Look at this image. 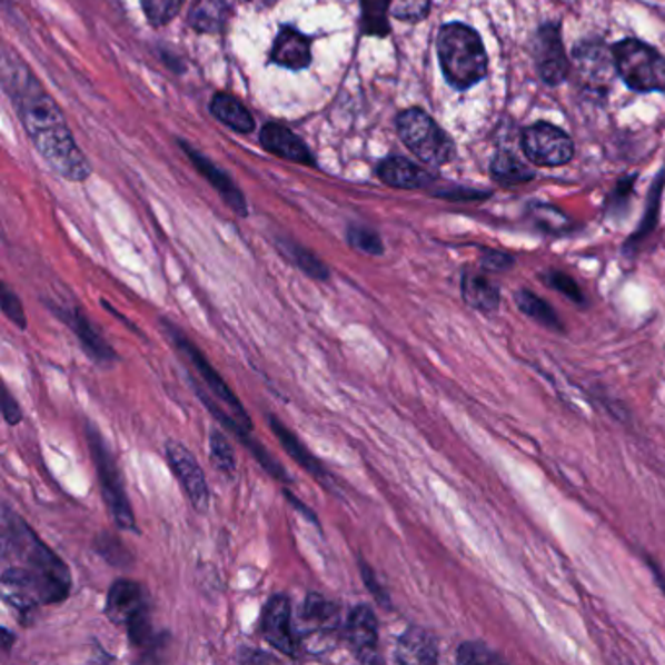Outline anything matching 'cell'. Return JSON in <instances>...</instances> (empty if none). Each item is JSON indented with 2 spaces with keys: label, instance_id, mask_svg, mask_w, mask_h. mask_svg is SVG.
I'll return each mask as SVG.
<instances>
[{
  "label": "cell",
  "instance_id": "obj_1",
  "mask_svg": "<svg viewBox=\"0 0 665 665\" xmlns=\"http://www.w3.org/2000/svg\"><path fill=\"white\" fill-rule=\"evenodd\" d=\"M2 597L20 611L63 603L71 594L69 566L28 523L2 507Z\"/></svg>",
  "mask_w": 665,
  "mask_h": 665
},
{
  "label": "cell",
  "instance_id": "obj_2",
  "mask_svg": "<svg viewBox=\"0 0 665 665\" xmlns=\"http://www.w3.org/2000/svg\"><path fill=\"white\" fill-rule=\"evenodd\" d=\"M20 116L28 136L32 137L36 149L48 160L57 175L69 180H85L90 175V165L75 145L71 131L64 126L63 116L56 102L41 90L33 77H28L17 96Z\"/></svg>",
  "mask_w": 665,
  "mask_h": 665
},
{
  "label": "cell",
  "instance_id": "obj_3",
  "mask_svg": "<svg viewBox=\"0 0 665 665\" xmlns=\"http://www.w3.org/2000/svg\"><path fill=\"white\" fill-rule=\"evenodd\" d=\"M437 56L445 79L457 90L475 87L488 75V57L480 36L467 24H445L437 36Z\"/></svg>",
  "mask_w": 665,
  "mask_h": 665
},
{
  "label": "cell",
  "instance_id": "obj_4",
  "mask_svg": "<svg viewBox=\"0 0 665 665\" xmlns=\"http://www.w3.org/2000/svg\"><path fill=\"white\" fill-rule=\"evenodd\" d=\"M87 439L90 455L95 460L96 475H98L100 488H102L103 502L110 509L111 519L116 522L119 529L139 533L133 506H131L129 496H127L126 484H123V476L119 470L118 460L113 457L108 441L103 439L102 434L90 421L87 424Z\"/></svg>",
  "mask_w": 665,
  "mask_h": 665
},
{
  "label": "cell",
  "instance_id": "obj_5",
  "mask_svg": "<svg viewBox=\"0 0 665 665\" xmlns=\"http://www.w3.org/2000/svg\"><path fill=\"white\" fill-rule=\"evenodd\" d=\"M396 127L406 147L431 167H444L455 157L451 137L426 111L418 108L403 111L396 119Z\"/></svg>",
  "mask_w": 665,
  "mask_h": 665
},
{
  "label": "cell",
  "instance_id": "obj_6",
  "mask_svg": "<svg viewBox=\"0 0 665 665\" xmlns=\"http://www.w3.org/2000/svg\"><path fill=\"white\" fill-rule=\"evenodd\" d=\"M617 75L636 92L665 90V59L638 40L618 41L613 48Z\"/></svg>",
  "mask_w": 665,
  "mask_h": 665
},
{
  "label": "cell",
  "instance_id": "obj_7",
  "mask_svg": "<svg viewBox=\"0 0 665 665\" xmlns=\"http://www.w3.org/2000/svg\"><path fill=\"white\" fill-rule=\"evenodd\" d=\"M162 328L167 332L168 340L175 344L178 351H182V356L190 361L191 367L198 371L199 379L204 380L209 395L217 398L227 410H229L235 418H237L245 428L252 429V420L246 413L245 406L238 400V396L230 390L227 380L222 379L219 371L215 369L214 365L209 364L206 354L193 344V341L186 336V334L172 325L167 318H162Z\"/></svg>",
  "mask_w": 665,
  "mask_h": 665
},
{
  "label": "cell",
  "instance_id": "obj_8",
  "mask_svg": "<svg viewBox=\"0 0 665 665\" xmlns=\"http://www.w3.org/2000/svg\"><path fill=\"white\" fill-rule=\"evenodd\" d=\"M191 385L196 388V395H198L199 400H201V405L206 406L209 413L214 414L215 420L221 424L222 428L229 429L232 436L237 437L240 444L245 445L248 451L252 453L254 459L260 463V467L268 473V475L274 476L276 480H281V483H289V473H287L286 468L281 463H278V459L271 455L260 441H256L252 437V429L245 428L240 421L232 416V414L225 413V406L214 398V396H209V390H204L201 388V383H199L196 377H190Z\"/></svg>",
  "mask_w": 665,
  "mask_h": 665
},
{
  "label": "cell",
  "instance_id": "obj_9",
  "mask_svg": "<svg viewBox=\"0 0 665 665\" xmlns=\"http://www.w3.org/2000/svg\"><path fill=\"white\" fill-rule=\"evenodd\" d=\"M523 151L539 167H563L574 157V143L560 127L539 121L523 131Z\"/></svg>",
  "mask_w": 665,
  "mask_h": 665
},
{
  "label": "cell",
  "instance_id": "obj_10",
  "mask_svg": "<svg viewBox=\"0 0 665 665\" xmlns=\"http://www.w3.org/2000/svg\"><path fill=\"white\" fill-rule=\"evenodd\" d=\"M291 599L286 594L271 595L261 611V636L271 648L279 649L284 656L297 657L301 654V638L295 633Z\"/></svg>",
  "mask_w": 665,
  "mask_h": 665
},
{
  "label": "cell",
  "instance_id": "obj_11",
  "mask_svg": "<svg viewBox=\"0 0 665 665\" xmlns=\"http://www.w3.org/2000/svg\"><path fill=\"white\" fill-rule=\"evenodd\" d=\"M43 302L59 320H63L64 325L71 328L75 336H77V340H79L80 348L87 354L90 361L102 365V367H110L118 359L116 349L103 340L102 334L98 332L92 322L88 320L85 310L80 309V305L67 307V305H59V302L53 301Z\"/></svg>",
  "mask_w": 665,
  "mask_h": 665
},
{
  "label": "cell",
  "instance_id": "obj_12",
  "mask_svg": "<svg viewBox=\"0 0 665 665\" xmlns=\"http://www.w3.org/2000/svg\"><path fill=\"white\" fill-rule=\"evenodd\" d=\"M167 459L193 509L199 514L207 512V507H209V486H207L204 468L199 467L193 453L188 451V447H183L178 441H168Z\"/></svg>",
  "mask_w": 665,
  "mask_h": 665
},
{
  "label": "cell",
  "instance_id": "obj_13",
  "mask_svg": "<svg viewBox=\"0 0 665 665\" xmlns=\"http://www.w3.org/2000/svg\"><path fill=\"white\" fill-rule=\"evenodd\" d=\"M103 611L113 625L126 628L137 618L151 613L149 595L139 582L127 578L116 579L108 589Z\"/></svg>",
  "mask_w": 665,
  "mask_h": 665
},
{
  "label": "cell",
  "instance_id": "obj_14",
  "mask_svg": "<svg viewBox=\"0 0 665 665\" xmlns=\"http://www.w3.org/2000/svg\"><path fill=\"white\" fill-rule=\"evenodd\" d=\"M574 67L578 71L579 82L586 90L605 95L611 87V79L617 72L613 49L602 43H586L574 51Z\"/></svg>",
  "mask_w": 665,
  "mask_h": 665
},
{
  "label": "cell",
  "instance_id": "obj_15",
  "mask_svg": "<svg viewBox=\"0 0 665 665\" xmlns=\"http://www.w3.org/2000/svg\"><path fill=\"white\" fill-rule=\"evenodd\" d=\"M344 638L359 662H364V664L383 662L377 656L379 623L375 617V611L369 605H356L354 609L349 611L348 618L344 623Z\"/></svg>",
  "mask_w": 665,
  "mask_h": 665
},
{
  "label": "cell",
  "instance_id": "obj_16",
  "mask_svg": "<svg viewBox=\"0 0 665 665\" xmlns=\"http://www.w3.org/2000/svg\"><path fill=\"white\" fill-rule=\"evenodd\" d=\"M537 67H539L540 77L548 85H560L568 77L570 71V61L564 51L563 40L558 28L553 24L543 26L537 33Z\"/></svg>",
  "mask_w": 665,
  "mask_h": 665
},
{
  "label": "cell",
  "instance_id": "obj_17",
  "mask_svg": "<svg viewBox=\"0 0 665 665\" xmlns=\"http://www.w3.org/2000/svg\"><path fill=\"white\" fill-rule=\"evenodd\" d=\"M268 426H270L274 436H276V439H278L281 447H284V451H286L299 467L305 468V470H307L315 480L322 484L325 488H332V476L326 470L325 465H322V463H320V460L305 447L301 439L295 436L294 431L287 428L284 421L278 420L274 414H270V416H268Z\"/></svg>",
  "mask_w": 665,
  "mask_h": 665
},
{
  "label": "cell",
  "instance_id": "obj_18",
  "mask_svg": "<svg viewBox=\"0 0 665 665\" xmlns=\"http://www.w3.org/2000/svg\"><path fill=\"white\" fill-rule=\"evenodd\" d=\"M344 623H341L340 609L328 602L326 597L320 594L307 595L301 609V628L297 631L299 638L301 636H309V634H322V636H330V634L340 631Z\"/></svg>",
  "mask_w": 665,
  "mask_h": 665
},
{
  "label": "cell",
  "instance_id": "obj_19",
  "mask_svg": "<svg viewBox=\"0 0 665 665\" xmlns=\"http://www.w3.org/2000/svg\"><path fill=\"white\" fill-rule=\"evenodd\" d=\"M271 61L294 71L307 69L310 63L309 38L294 26L279 28L278 38L271 49Z\"/></svg>",
  "mask_w": 665,
  "mask_h": 665
},
{
  "label": "cell",
  "instance_id": "obj_20",
  "mask_svg": "<svg viewBox=\"0 0 665 665\" xmlns=\"http://www.w3.org/2000/svg\"><path fill=\"white\" fill-rule=\"evenodd\" d=\"M439 649L437 641L424 628L410 626L396 644V662L400 664H437Z\"/></svg>",
  "mask_w": 665,
  "mask_h": 665
},
{
  "label": "cell",
  "instance_id": "obj_21",
  "mask_svg": "<svg viewBox=\"0 0 665 665\" xmlns=\"http://www.w3.org/2000/svg\"><path fill=\"white\" fill-rule=\"evenodd\" d=\"M377 172L383 182L393 188H403V190H418V188H426L434 182V176L403 157H390V159L383 160Z\"/></svg>",
  "mask_w": 665,
  "mask_h": 665
},
{
  "label": "cell",
  "instance_id": "obj_22",
  "mask_svg": "<svg viewBox=\"0 0 665 665\" xmlns=\"http://www.w3.org/2000/svg\"><path fill=\"white\" fill-rule=\"evenodd\" d=\"M261 145L281 159L295 160L301 165H312L315 159L301 139L279 123H268L261 129Z\"/></svg>",
  "mask_w": 665,
  "mask_h": 665
},
{
  "label": "cell",
  "instance_id": "obj_23",
  "mask_svg": "<svg viewBox=\"0 0 665 665\" xmlns=\"http://www.w3.org/2000/svg\"><path fill=\"white\" fill-rule=\"evenodd\" d=\"M182 147L183 151L190 155L191 160H193V165L201 170V175L206 176L207 180L214 183L215 190L221 191V196L225 198V201H227V204H229V206L232 207L238 215H242V217H245V215L248 214V207H246L245 196L238 191L237 186L230 182L229 178H227V175H222L221 170H219L217 167H214V165H211L206 157H201L199 152L193 151L190 145L182 143Z\"/></svg>",
  "mask_w": 665,
  "mask_h": 665
},
{
  "label": "cell",
  "instance_id": "obj_24",
  "mask_svg": "<svg viewBox=\"0 0 665 665\" xmlns=\"http://www.w3.org/2000/svg\"><path fill=\"white\" fill-rule=\"evenodd\" d=\"M460 289H463V299L468 307L483 312H492L498 310L499 307V291L498 287L492 286L488 279L483 276H475V274H467L463 281H460Z\"/></svg>",
  "mask_w": 665,
  "mask_h": 665
},
{
  "label": "cell",
  "instance_id": "obj_25",
  "mask_svg": "<svg viewBox=\"0 0 665 665\" xmlns=\"http://www.w3.org/2000/svg\"><path fill=\"white\" fill-rule=\"evenodd\" d=\"M211 111H214L215 118L238 133H250L254 129L252 113L246 110L245 103L238 102L237 98H232V96H215Z\"/></svg>",
  "mask_w": 665,
  "mask_h": 665
},
{
  "label": "cell",
  "instance_id": "obj_26",
  "mask_svg": "<svg viewBox=\"0 0 665 665\" xmlns=\"http://www.w3.org/2000/svg\"><path fill=\"white\" fill-rule=\"evenodd\" d=\"M92 547H95L96 555L100 556L103 563H108L113 568H119V570H129L136 563L126 543L110 530L98 533Z\"/></svg>",
  "mask_w": 665,
  "mask_h": 665
},
{
  "label": "cell",
  "instance_id": "obj_27",
  "mask_svg": "<svg viewBox=\"0 0 665 665\" xmlns=\"http://www.w3.org/2000/svg\"><path fill=\"white\" fill-rule=\"evenodd\" d=\"M227 14L229 9L225 0H198L191 9L190 24L199 32H219Z\"/></svg>",
  "mask_w": 665,
  "mask_h": 665
},
{
  "label": "cell",
  "instance_id": "obj_28",
  "mask_svg": "<svg viewBox=\"0 0 665 665\" xmlns=\"http://www.w3.org/2000/svg\"><path fill=\"white\" fill-rule=\"evenodd\" d=\"M279 248L286 252L287 258L294 261L295 266L307 274L309 278L317 279V281H328L330 279V270L326 268L322 260L315 256V254L302 248L299 242H287V240H279Z\"/></svg>",
  "mask_w": 665,
  "mask_h": 665
},
{
  "label": "cell",
  "instance_id": "obj_29",
  "mask_svg": "<svg viewBox=\"0 0 665 665\" xmlns=\"http://www.w3.org/2000/svg\"><path fill=\"white\" fill-rule=\"evenodd\" d=\"M492 176L504 186H517V183L533 180V170L525 167L522 160L515 159L512 152H498L496 159L492 160Z\"/></svg>",
  "mask_w": 665,
  "mask_h": 665
},
{
  "label": "cell",
  "instance_id": "obj_30",
  "mask_svg": "<svg viewBox=\"0 0 665 665\" xmlns=\"http://www.w3.org/2000/svg\"><path fill=\"white\" fill-rule=\"evenodd\" d=\"M515 301H517V307H519L523 315L537 320L539 325L547 326L550 330H560V318H558L555 310L548 307V302L543 301L537 295L530 294L527 289H522L515 295Z\"/></svg>",
  "mask_w": 665,
  "mask_h": 665
},
{
  "label": "cell",
  "instance_id": "obj_31",
  "mask_svg": "<svg viewBox=\"0 0 665 665\" xmlns=\"http://www.w3.org/2000/svg\"><path fill=\"white\" fill-rule=\"evenodd\" d=\"M209 455L214 467L221 473L227 480H232L237 475V455L230 445L227 436L221 429H214L209 436Z\"/></svg>",
  "mask_w": 665,
  "mask_h": 665
},
{
  "label": "cell",
  "instance_id": "obj_32",
  "mask_svg": "<svg viewBox=\"0 0 665 665\" xmlns=\"http://www.w3.org/2000/svg\"><path fill=\"white\" fill-rule=\"evenodd\" d=\"M364 9V32L367 36H377L385 38L390 26H388V10H390V0H361Z\"/></svg>",
  "mask_w": 665,
  "mask_h": 665
},
{
  "label": "cell",
  "instance_id": "obj_33",
  "mask_svg": "<svg viewBox=\"0 0 665 665\" xmlns=\"http://www.w3.org/2000/svg\"><path fill=\"white\" fill-rule=\"evenodd\" d=\"M457 662L465 665L499 664L504 662L494 649L484 646L483 642H465L457 649Z\"/></svg>",
  "mask_w": 665,
  "mask_h": 665
},
{
  "label": "cell",
  "instance_id": "obj_34",
  "mask_svg": "<svg viewBox=\"0 0 665 665\" xmlns=\"http://www.w3.org/2000/svg\"><path fill=\"white\" fill-rule=\"evenodd\" d=\"M348 242L351 248H356L367 256H380L385 252V246H383L379 235L367 227H357V225L349 227Z\"/></svg>",
  "mask_w": 665,
  "mask_h": 665
},
{
  "label": "cell",
  "instance_id": "obj_35",
  "mask_svg": "<svg viewBox=\"0 0 665 665\" xmlns=\"http://www.w3.org/2000/svg\"><path fill=\"white\" fill-rule=\"evenodd\" d=\"M186 0H143V10L152 26H165L180 12Z\"/></svg>",
  "mask_w": 665,
  "mask_h": 665
},
{
  "label": "cell",
  "instance_id": "obj_36",
  "mask_svg": "<svg viewBox=\"0 0 665 665\" xmlns=\"http://www.w3.org/2000/svg\"><path fill=\"white\" fill-rule=\"evenodd\" d=\"M0 307H2L4 317L9 318L12 325L18 326L20 330L28 328V318H26L22 301H20V297L17 294L10 291L9 286H2V291H0Z\"/></svg>",
  "mask_w": 665,
  "mask_h": 665
},
{
  "label": "cell",
  "instance_id": "obj_37",
  "mask_svg": "<svg viewBox=\"0 0 665 665\" xmlns=\"http://www.w3.org/2000/svg\"><path fill=\"white\" fill-rule=\"evenodd\" d=\"M357 566H359V574H361V579H364L367 592L375 597V602L379 603L380 607L390 609V597H388L387 592H385V587L380 586L379 578H377V574H375L371 566L365 563L361 556L357 558Z\"/></svg>",
  "mask_w": 665,
  "mask_h": 665
},
{
  "label": "cell",
  "instance_id": "obj_38",
  "mask_svg": "<svg viewBox=\"0 0 665 665\" xmlns=\"http://www.w3.org/2000/svg\"><path fill=\"white\" fill-rule=\"evenodd\" d=\"M548 286L556 289L558 294L564 295L566 299H570V301L578 302V305H584L586 299H584V294H582V289H579L578 284L570 278V276H566L563 271H550L547 278Z\"/></svg>",
  "mask_w": 665,
  "mask_h": 665
},
{
  "label": "cell",
  "instance_id": "obj_39",
  "mask_svg": "<svg viewBox=\"0 0 665 665\" xmlns=\"http://www.w3.org/2000/svg\"><path fill=\"white\" fill-rule=\"evenodd\" d=\"M428 9L429 0H390V12L400 20H421Z\"/></svg>",
  "mask_w": 665,
  "mask_h": 665
},
{
  "label": "cell",
  "instance_id": "obj_40",
  "mask_svg": "<svg viewBox=\"0 0 665 665\" xmlns=\"http://www.w3.org/2000/svg\"><path fill=\"white\" fill-rule=\"evenodd\" d=\"M2 416L9 426H18L22 421V408L9 387H2Z\"/></svg>",
  "mask_w": 665,
  "mask_h": 665
},
{
  "label": "cell",
  "instance_id": "obj_41",
  "mask_svg": "<svg viewBox=\"0 0 665 665\" xmlns=\"http://www.w3.org/2000/svg\"><path fill=\"white\" fill-rule=\"evenodd\" d=\"M483 266L484 270L488 271H506L514 266V258L507 254L492 250V252L484 254Z\"/></svg>",
  "mask_w": 665,
  "mask_h": 665
},
{
  "label": "cell",
  "instance_id": "obj_42",
  "mask_svg": "<svg viewBox=\"0 0 665 665\" xmlns=\"http://www.w3.org/2000/svg\"><path fill=\"white\" fill-rule=\"evenodd\" d=\"M238 662L242 664H268V662H278V657L271 656L268 652H261L258 648H240L237 656Z\"/></svg>",
  "mask_w": 665,
  "mask_h": 665
},
{
  "label": "cell",
  "instance_id": "obj_43",
  "mask_svg": "<svg viewBox=\"0 0 665 665\" xmlns=\"http://www.w3.org/2000/svg\"><path fill=\"white\" fill-rule=\"evenodd\" d=\"M284 494H286L287 502H289V504H291V506H294L295 509H297V512H299V514H301L302 517L307 519V522L312 523L315 527H320V522H318L317 514H315V512H312V509H310L309 506H305L301 499L295 496L294 492L286 490L284 492Z\"/></svg>",
  "mask_w": 665,
  "mask_h": 665
},
{
  "label": "cell",
  "instance_id": "obj_44",
  "mask_svg": "<svg viewBox=\"0 0 665 665\" xmlns=\"http://www.w3.org/2000/svg\"><path fill=\"white\" fill-rule=\"evenodd\" d=\"M0 638H2V649H4V654H9L10 648H12V644L17 642V636L10 633L9 628H2V634H0Z\"/></svg>",
  "mask_w": 665,
  "mask_h": 665
},
{
  "label": "cell",
  "instance_id": "obj_45",
  "mask_svg": "<svg viewBox=\"0 0 665 665\" xmlns=\"http://www.w3.org/2000/svg\"><path fill=\"white\" fill-rule=\"evenodd\" d=\"M245 2L248 7H252V9L264 10L278 4L279 0H245Z\"/></svg>",
  "mask_w": 665,
  "mask_h": 665
}]
</instances>
